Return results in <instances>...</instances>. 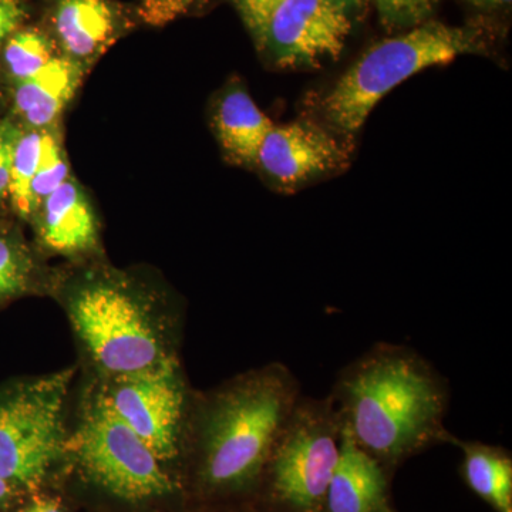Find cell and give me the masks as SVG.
I'll return each instance as SVG.
<instances>
[{
  "mask_svg": "<svg viewBox=\"0 0 512 512\" xmlns=\"http://www.w3.org/2000/svg\"><path fill=\"white\" fill-rule=\"evenodd\" d=\"M50 296L66 313L87 376L126 375L180 357L183 308L140 272L103 258L76 262L55 272Z\"/></svg>",
  "mask_w": 512,
  "mask_h": 512,
  "instance_id": "1",
  "label": "cell"
},
{
  "mask_svg": "<svg viewBox=\"0 0 512 512\" xmlns=\"http://www.w3.org/2000/svg\"><path fill=\"white\" fill-rule=\"evenodd\" d=\"M301 384L284 363H268L198 392L184 461L198 493L221 504L254 501L266 463Z\"/></svg>",
  "mask_w": 512,
  "mask_h": 512,
  "instance_id": "2",
  "label": "cell"
},
{
  "mask_svg": "<svg viewBox=\"0 0 512 512\" xmlns=\"http://www.w3.org/2000/svg\"><path fill=\"white\" fill-rule=\"evenodd\" d=\"M329 396L357 446L392 477L410 458L453 439L444 426L448 382L409 346L376 343L340 370Z\"/></svg>",
  "mask_w": 512,
  "mask_h": 512,
  "instance_id": "3",
  "label": "cell"
},
{
  "mask_svg": "<svg viewBox=\"0 0 512 512\" xmlns=\"http://www.w3.org/2000/svg\"><path fill=\"white\" fill-rule=\"evenodd\" d=\"M487 47V33L480 26L427 20L367 49L320 101L323 117L332 130L356 133L394 87L421 70L483 53Z\"/></svg>",
  "mask_w": 512,
  "mask_h": 512,
  "instance_id": "4",
  "label": "cell"
},
{
  "mask_svg": "<svg viewBox=\"0 0 512 512\" xmlns=\"http://www.w3.org/2000/svg\"><path fill=\"white\" fill-rule=\"evenodd\" d=\"M77 367L0 383V478L35 493L67 460Z\"/></svg>",
  "mask_w": 512,
  "mask_h": 512,
  "instance_id": "5",
  "label": "cell"
},
{
  "mask_svg": "<svg viewBox=\"0 0 512 512\" xmlns=\"http://www.w3.org/2000/svg\"><path fill=\"white\" fill-rule=\"evenodd\" d=\"M67 460L90 483L124 503H151L183 490L180 480L89 382L80 396L74 423H70Z\"/></svg>",
  "mask_w": 512,
  "mask_h": 512,
  "instance_id": "6",
  "label": "cell"
},
{
  "mask_svg": "<svg viewBox=\"0 0 512 512\" xmlns=\"http://www.w3.org/2000/svg\"><path fill=\"white\" fill-rule=\"evenodd\" d=\"M342 421L332 397H299L266 463L256 503L272 512H323Z\"/></svg>",
  "mask_w": 512,
  "mask_h": 512,
  "instance_id": "7",
  "label": "cell"
},
{
  "mask_svg": "<svg viewBox=\"0 0 512 512\" xmlns=\"http://www.w3.org/2000/svg\"><path fill=\"white\" fill-rule=\"evenodd\" d=\"M165 466L184 461L197 390L180 357L126 375L87 380Z\"/></svg>",
  "mask_w": 512,
  "mask_h": 512,
  "instance_id": "8",
  "label": "cell"
},
{
  "mask_svg": "<svg viewBox=\"0 0 512 512\" xmlns=\"http://www.w3.org/2000/svg\"><path fill=\"white\" fill-rule=\"evenodd\" d=\"M350 32L349 10L333 0H285L254 40L271 67L315 69L338 59Z\"/></svg>",
  "mask_w": 512,
  "mask_h": 512,
  "instance_id": "9",
  "label": "cell"
},
{
  "mask_svg": "<svg viewBox=\"0 0 512 512\" xmlns=\"http://www.w3.org/2000/svg\"><path fill=\"white\" fill-rule=\"evenodd\" d=\"M57 49L84 70L138 25L134 6L119 0H42L37 22Z\"/></svg>",
  "mask_w": 512,
  "mask_h": 512,
  "instance_id": "10",
  "label": "cell"
},
{
  "mask_svg": "<svg viewBox=\"0 0 512 512\" xmlns=\"http://www.w3.org/2000/svg\"><path fill=\"white\" fill-rule=\"evenodd\" d=\"M329 128L309 120L272 127L256 158L255 168L278 190L291 192L342 170L349 150Z\"/></svg>",
  "mask_w": 512,
  "mask_h": 512,
  "instance_id": "11",
  "label": "cell"
},
{
  "mask_svg": "<svg viewBox=\"0 0 512 512\" xmlns=\"http://www.w3.org/2000/svg\"><path fill=\"white\" fill-rule=\"evenodd\" d=\"M40 254L64 256L72 264L103 258L100 225L89 195L67 178L37 207L29 221Z\"/></svg>",
  "mask_w": 512,
  "mask_h": 512,
  "instance_id": "12",
  "label": "cell"
},
{
  "mask_svg": "<svg viewBox=\"0 0 512 512\" xmlns=\"http://www.w3.org/2000/svg\"><path fill=\"white\" fill-rule=\"evenodd\" d=\"M392 481L382 464L357 446L342 426L338 463L323 512H397Z\"/></svg>",
  "mask_w": 512,
  "mask_h": 512,
  "instance_id": "13",
  "label": "cell"
},
{
  "mask_svg": "<svg viewBox=\"0 0 512 512\" xmlns=\"http://www.w3.org/2000/svg\"><path fill=\"white\" fill-rule=\"evenodd\" d=\"M84 72L60 53L32 79L6 87V113L22 128L52 127L79 89Z\"/></svg>",
  "mask_w": 512,
  "mask_h": 512,
  "instance_id": "14",
  "label": "cell"
},
{
  "mask_svg": "<svg viewBox=\"0 0 512 512\" xmlns=\"http://www.w3.org/2000/svg\"><path fill=\"white\" fill-rule=\"evenodd\" d=\"M55 271L13 215H0V312L30 296H50Z\"/></svg>",
  "mask_w": 512,
  "mask_h": 512,
  "instance_id": "15",
  "label": "cell"
},
{
  "mask_svg": "<svg viewBox=\"0 0 512 512\" xmlns=\"http://www.w3.org/2000/svg\"><path fill=\"white\" fill-rule=\"evenodd\" d=\"M272 127L274 123L239 83L229 84L215 101L212 128L231 164L255 168L259 150Z\"/></svg>",
  "mask_w": 512,
  "mask_h": 512,
  "instance_id": "16",
  "label": "cell"
},
{
  "mask_svg": "<svg viewBox=\"0 0 512 512\" xmlns=\"http://www.w3.org/2000/svg\"><path fill=\"white\" fill-rule=\"evenodd\" d=\"M451 446L463 453L460 474L467 487L494 512H512V456L507 448L461 440L453 436Z\"/></svg>",
  "mask_w": 512,
  "mask_h": 512,
  "instance_id": "17",
  "label": "cell"
},
{
  "mask_svg": "<svg viewBox=\"0 0 512 512\" xmlns=\"http://www.w3.org/2000/svg\"><path fill=\"white\" fill-rule=\"evenodd\" d=\"M57 55H60V50L37 23L23 26L0 50V83L3 89L32 79Z\"/></svg>",
  "mask_w": 512,
  "mask_h": 512,
  "instance_id": "18",
  "label": "cell"
},
{
  "mask_svg": "<svg viewBox=\"0 0 512 512\" xmlns=\"http://www.w3.org/2000/svg\"><path fill=\"white\" fill-rule=\"evenodd\" d=\"M43 130L23 128L13 151L10 174L9 208L13 217L29 224L33 215L30 187L42 154Z\"/></svg>",
  "mask_w": 512,
  "mask_h": 512,
  "instance_id": "19",
  "label": "cell"
},
{
  "mask_svg": "<svg viewBox=\"0 0 512 512\" xmlns=\"http://www.w3.org/2000/svg\"><path fill=\"white\" fill-rule=\"evenodd\" d=\"M69 177V163H67L60 138L50 128H46L43 130L42 154H40L32 187H30L33 214L52 192L66 183Z\"/></svg>",
  "mask_w": 512,
  "mask_h": 512,
  "instance_id": "20",
  "label": "cell"
},
{
  "mask_svg": "<svg viewBox=\"0 0 512 512\" xmlns=\"http://www.w3.org/2000/svg\"><path fill=\"white\" fill-rule=\"evenodd\" d=\"M387 30H409L430 20L440 0H373Z\"/></svg>",
  "mask_w": 512,
  "mask_h": 512,
  "instance_id": "21",
  "label": "cell"
},
{
  "mask_svg": "<svg viewBox=\"0 0 512 512\" xmlns=\"http://www.w3.org/2000/svg\"><path fill=\"white\" fill-rule=\"evenodd\" d=\"M211 0H138L134 6L138 25L164 28L185 16L198 15Z\"/></svg>",
  "mask_w": 512,
  "mask_h": 512,
  "instance_id": "22",
  "label": "cell"
},
{
  "mask_svg": "<svg viewBox=\"0 0 512 512\" xmlns=\"http://www.w3.org/2000/svg\"><path fill=\"white\" fill-rule=\"evenodd\" d=\"M23 128L8 113L0 119V215H12L9 208L13 151Z\"/></svg>",
  "mask_w": 512,
  "mask_h": 512,
  "instance_id": "23",
  "label": "cell"
},
{
  "mask_svg": "<svg viewBox=\"0 0 512 512\" xmlns=\"http://www.w3.org/2000/svg\"><path fill=\"white\" fill-rule=\"evenodd\" d=\"M237 10L239 18L247 26L252 37H256L264 29L266 22L271 18L285 0H229Z\"/></svg>",
  "mask_w": 512,
  "mask_h": 512,
  "instance_id": "24",
  "label": "cell"
},
{
  "mask_svg": "<svg viewBox=\"0 0 512 512\" xmlns=\"http://www.w3.org/2000/svg\"><path fill=\"white\" fill-rule=\"evenodd\" d=\"M32 16L30 0H0V50L13 33L30 23Z\"/></svg>",
  "mask_w": 512,
  "mask_h": 512,
  "instance_id": "25",
  "label": "cell"
},
{
  "mask_svg": "<svg viewBox=\"0 0 512 512\" xmlns=\"http://www.w3.org/2000/svg\"><path fill=\"white\" fill-rule=\"evenodd\" d=\"M20 512H66L57 498L49 495L33 494L29 503Z\"/></svg>",
  "mask_w": 512,
  "mask_h": 512,
  "instance_id": "26",
  "label": "cell"
},
{
  "mask_svg": "<svg viewBox=\"0 0 512 512\" xmlns=\"http://www.w3.org/2000/svg\"><path fill=\"white\" fill-rule=\"evenodd\" d=\"M16 494H18V491H16L12 485L6 483L5 480L0 478V510L5 508L6 505L13 500V497H15Z\"/></svg>",
  "mask_w": 512,
  "mask_h": 512,
  "instance_id": "27",
  "label": "cell"
},
{
  "mask_svg": "<svg viewBox=\"0 0 512 512\" xmlns=\"http://www.w3.org/2000/svg\"><path fill=\"white\" fill-rule=\"evenodd\" d=\"M238 505L239 510L235 512H272L268 510V508H265L264 505L256 503V501H244V503H238Z\"/></svg>",
  "mask_w": 512,
  "mask_h": 512,
  "instance_id": "28",
  "label": "cell"
},
{
  "mask_svg": "<svg viewBox=\"0 0 512 512\" xmlns=\"http://www.w3.org/2000/svg\"><path fill=\"white\" fill-rule=\"evenodd\" d=\"M478 8H498V6L510 5L511 0H468Z\"/></svg>",
  "mask_w": 512,
  "mask_h": 512,
  "instance_id": "29",
  "label": "cell"
},
{
  "mask_svg": "<svg viewBox=\"0 0 512 512\" xmlns=\"http://www.w3.org/2000/svg\"><path fill=\"white\" fill-rule=\"evenodd\" d=\"M333 2L339 3V5L345 6L346 9L352 10L359 8L365 0H333Z\"/></svg>",
  "mask_w": 512,
  "mask_h": 512,
  "instance_id": "30",
  "label": "cell"
},
{
  "mask_svg": "<svg viewBox=\"0 0 512 512\" xmlns=\"http://www.w3.org/2000/svg\"><path fill=\"white\" fill-rule=\"evenodd\" d=\"M6 114V97L5 89H3L2 83H0V119Z\"/></svg>",
  "mask_w": 512,
  "mask_h": 512,
  "instance_id": "31",
  "label": "cell"
}]
</instances>
